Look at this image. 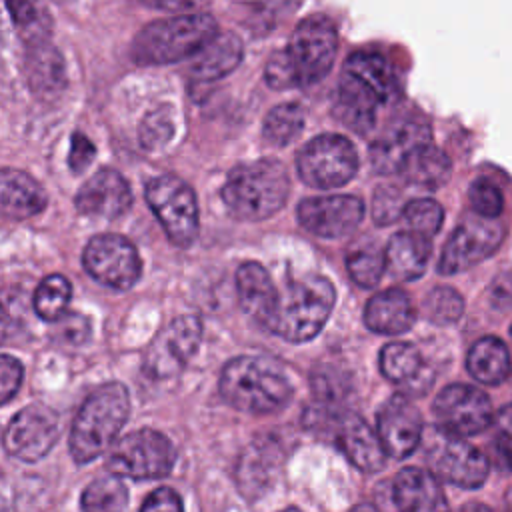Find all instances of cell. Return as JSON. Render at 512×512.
<instances>
[{
    "label": "cell",
    "instance_id": "cell-41",
    "mask_svg": "<svg viewBox=\"0 0 512 512\" xmlns=\"http://www.w3.org/2000/svg\"><path fill=\"white\" fill-rule=\"evenodd\" d=\"M52 340L66 348H78L88 342L92 326L90 320L80 312H66L56 322H52Z\"/></svg>",
    "mask_w": 512,
    "mask_h": 512
},
{
    "label": "cell",
    "instance_id": "cell-48",
    "mask_svg": "<svg viewBox=\"0 0 512 512\" xmlns=\"http://www.w3.org/2000/svg\"><path fill=\"white\" fill-rule=\"evenodd\" d=\"M490 300L496 308H512V274H502L492 282Z\"/></svg>",
    "mask_w": 512,
    "mask_h": 512
},
{
    "label": "cell",
    "instance_id": "cell-21",
    "mask_svg": "<svg viewBox=\"0 0 512 512\" xmlns=\"http://www.w3.org/2000/svg\"><path fill=\"white\" fill-rule=\"evenodd\" d=\"M74 204L84 216L114 220L132 204L130 184L118 170L100 168L78 188Z\"/></svg>",
    "mask_w": 512,
    "mask_h": 512
},
{
    "label": "cell",
    "instance_id": "cell-19",
    "mask_svg": "<svg viewBox=\"0 0 512 512\" xmlns=\"http://www.w3.org/2000/svg\"><path fill=\"white\" fill-rule=\"evenodd\" d=\"M430 126L420 118H402L380 134L370 148L372 168L380 174H400L414 152L432 144Z\"/></svg>",
    "mask_w": 512,
    "mask_h": 512
},
{
    "label": "cell",
    "instance_id": "cell-46",
    "mask_svg": "<svg viewBox=\"0 0 512 512\" xmlns=\"http://www.w3.org/2000/svg\"><path fill=\"white\" fill-rule=\"evenodd\" d=\"M494 428H496L498 448H500L506 464L512 468V404H506L504 408L498 410Z\"/></svg>",
    "mask_w": 512,
    "mask_h": 512
},
{
    "label": "cell",
    "instance_id": "cell-13",
    "mask_svg": "<svg viewBox=\"0 0 512 512\" xmlns=\"http://www.w3.org/2000/svg\"><path fill=\"white\" fill-rule=\"evenodd\" d=\"M432 412L436 428L456 438L480 434L492 420L490 398L470 384H450L442 388L432 404Z\"/></svg>",
    "mask_w": 512,
    "mask_h": 512
},
{
    "label": "cell",
    "instance_id": "cell-14",
    "mask_svg": "<svg viewBox=\"0 0 512 512\" xmlns=\"http://www.w3.org/2000/svg\"><path fill=\"white\" fill-rule=\"evenodd\" d=\"M202 342V322L196 316H178L168 322L148 344L142 366L152 378L178 374Z\"/></svg>",
    "mask_w": 512,
    "mask_h": 512
},
{
    "label": "cell",
    "instance_id": "cell-5",
    "mask_svg": "<svg viewBox=\"0 0 512 512\" xmlns=\"http://www.w3.org/2000/svg\"><path fill=\"white\" fill-rule=\"evenodd\" d=\"M130 414V396L124 384L98 386L80 406L70 428V454L76 464H88L118 442Z\"/></svg>",
    "mask_w": 512,
    "mask_h": 512
},
{
    "label": "cell",
    "instance_id": "cell-11",
    "mask_svg": "<svg viewBox=\"0 0 512 512\" xmlns=\"http://www.w3.org/2000/svg\"><path fill=\"white\" fill-rule=\"evenodd\" d=\"M82 264L96 282L114 290H130L142 274L140 254L122 234L90 238L82 252Z\"/></svg>",
    "mask_w": 512,
    "mask_h": 512
},
{
    "label": "cell",
    "instance_id": "cell-24",
    "mask_svg": "<svg viewBox=\"0 0 512 512\" xmlns=\"http://www.w3.org/2000/svg\"><path fill=\"white\" fill-rule=\"evenodd\" d=\"M416 320V310L410 296L402 288H388L376 292L364 308V324L386 336H396L412 328Z\"/></svg>",
    "mask_w": 512,
    "mask_h": 512
},
{
    "label": "cell",
    "instance_id": "cell-35",
    "mask_svg": "<svg viewBox=\"0 0 512 512\" xmlns=\"http://www.w3.org/2000/svg\"><path fill=\"white\" fill-rule=\"evenodd\" d=\"M70 298H72L70 280L62 274H50L34 290V300H32L34 312L46 322H56L60 316L68 312L66 308Z\"/></svg>",
    "mask_w": 512,
    "mask_h": 512
},
{
    "label": "cell",
    "instance_id": "cell-26",
    "mask_svg": "<svg viewBox=\"0 0 512 512\" xmlns=\"http://www.w3.org/2000/svg\"><path fill=\"white\" fill-rule=\"evenodd\" d=\"M430 254H432V244L428 238L412 230L396 232L388 240L384 250L386 270L390 272L392 278L400 282L416 280L424 274Z\"/></svg>",
    "mask_w": 512,
    "mask_h": 512
},
{
    "label": "cell",
    "instance_id": "cell-31",
    "mask_svg": "<svg viewBox=\"0 0 512 512\" xmlns=\"http://www.w3.org/2000/svg\"><path fill=\"white\" fill-rule=\"evenodd\" d=\"M380 370L396 384L424 382V360L416 346L408 342H390L380 350Z\"/></svg>",
    "mask_w": 512,
    "mask_h": 512
},
{
    "label": "cell",
    "instance_id": "cell-6",
    "mask_svg": "<svg viewBox=\"0 0 512 512\" xmlns=\"http://www.w3.org/2000/svg\"><path fill=\"white\" fill-rule=\"evenodd\" d=\"M212 14H176L146 24L132 42V58L140 66L172 64L196 56L218 36Z\"/></svg>",
    "mask_w": 512,
    "mask_h": 512
},
{
    "label": "cell",
    "instance_id": "cell-8",
    "mask_svg": "<svg viewBox=\"0 0 512 512\" xmlns=\"http://www.w3.org/2000/svg\"><path fill=\"white\" fill-rule=\"evenodd\" d=\"M144 196L170 242L180 248L192 246L200 228L194 190L182 178L162 174L144 184Z\"/></svg>",
    "mask_w": 512,
    "mask_h": 512
},
{
    "label": "cell",
    "instance_id": "cell-29",
    "mask_svg": "<svg viewBox=\"0 0 512 512\" xmlns=\"http://www.w3.org/2000/svg\"><path fill=\"white\" fill-rule=\"evenodd\" d=\"M466 368L474 380L496 386L510 374V354L502 340L484 336L472 344L466 356Z\"/></svg>",
    "mask_w": 512,
    "mask_h": 512
},
{
    "label": "cell",
    "instance_id": "cell-43",
    "mask_svg": "<svg viewBox=\"0 0 512 512\" xmlns=\"http://www.w3.org/2000/svg\"><path fill=\"white\" fill-rule=\"evenodd\" d=\"M96 146L84 132H74L70 140V152H68V166L74 174H82L94 160Z\"/></svg>",
    "mask_w": 512,
    "mask_h": 512
},
{
    "label": "cell",
    "instance_id": "cell-3",
    "mask_svg": "<svg viewBox=\"0 0 512 512\" xmlns=\"http://www.w3.org/2000/svg\"><path fill=\"white\" fill-rule=\"evenodd\" d=\"M290 194V178L276 158L238 164L222 186V202L242 222H260L280 212Z\"/></svg>",
    "mask_w": 512,
    "mask_h": 512
},
{
    "label": "cell",
    "instance_id": "cell-32",
    "mask_svg": "<svg viewBox=\"0 0 512 512\" xmlns=\"http://www.w3.org/2000/svg\"><path fill=\"white\" fill-rule=\"evenodd\" d=\"M278 464V454L272 450V446L264 444H252L238 464V484L242 492L248 496H260V492L266 490L274 470Z\"/></svg>",
    "mask_w": 512,
    "mask_h": 512
},
{
    "label": "cell",
    "instance_id": "cell-44",
    "mask_svg": "<svg viewBox=\"0 0 512 512\" xmlns=\"http://www.w3.org/2000/svg\"><path fill=\"white\" fill-rule=\"evenodd\" d=\"M22 376H24L22 364L10 354H2L0 356V400L4 404L18 392Z\"/></svg>",
    "mask_w": 512,
    "mask_h": 512
},
{
    "label": "cell",
    "instance_id": "cell-28",
    "mask_svg": "<svg viewBox=\"0 0 512 512\" xmlns=\"http://www.w3.org/2000/svg\"><path fill=\"white\" fill-rule=\"evenodd\" d=\"M28 84L38 94H52L66 84V68L62 54L46 40L32 42L26 52Z\"/></svg>",
    "mask_w": 512,
    "mask_h": 512
},
{
    "label": "cell",
    "instance_id": "cell-17",
    "mask_svg": "<svg viewBox=\"0 0 512 512\" xmlns=\"http://www.w3.org/2000/svg\"><path fill=\"white\" fill-rule=\"evenodd\" d=\"M316 422L332 426L334 442L356 468L368 474L382 470L386 460L382 442L358 414L320 406L316 412Z\"/></svg>",
    "mask_w": 512,
    "mask_h": 512
},
{
    "label": "cell",
    "instance_id": "cell-2",
    "mask_svg": "<svg viewBox=\"0 0 512 512\" xmlns=\"http://www.w3.org/2000/svg\"><path fill=\"white\" fill-rule=\"evenodd\" d=\"M396 94V78L388 60L378 52L358 50L342 66L334 114L358 134H368L376 112Z\"/></svg>",
    "mask_w": 512,
    "mask_h": 512
},
{
    "label": "cell",
    "instance_id": "cell-18",
    "mask_svg": "<svg viewBox=\"0 0 512 512\" xmlns=\"http://www.w3.org/2000/svg\"><path fill=\"white\" fill-rule=\"evenodd\" d=\"M366 206L362 198L352 194H328L304 198L296 216L302 228L320 236L338 240L350 236L362 222Z\"/></svg>",
    "mask_w": 512,
    "mask_h": 512
},
{
    "label": "cell",
    "instance_id": "cell-15",
    "mask_svg": "<svg viewBox=\"0 0 512 512\" xmlns=\"http://www.w3.org/2000/svg\"><path fill=\"white\" fill-rule=\"evenodd\" d=\"M502 236L504 230L498 222L482 216L466 218L444 244L436 266L438 272L450 276L476 266L498 250Z\"/></svg>",
    "mask_w": 512,
    "mask_h": 512
},
{
    "label": "cell",
    "instance_id": "cell-37",
    "mask_svg": "<svg viewBox=\"0 0 512 512\" xmlns=\"http://www.w3.org/2000/svg\"><path fill=\"white\" fill-rule=\"evenodd\" d=\"M174 132H176L174 110L170 106H160L142 118L138 128V138L146 150H158L174 138Z\"/></svg>",
    "mask_w": 512,
    "mask_h": 512
},
{
    "label": "cell",
    "instance_id": "cell-16",
    "mask_svg": "<svg viewBox=\"0 0 512 512\" xmlns=\"http://www.w3.org/2000/svg\"><path fill=\"white\" fill-rule=\"evenodd\" d=\"M58 434V414L46 404H28L6 426L4 448L22 462H38L52 450Z\"/></svg>",
    "mask_w": 512,
    "mask_h": 512
},
{
    "label": "cell",
    "instance_id": "cell-20",
    "mask_svg": "<svg viewBox=\"0 0 512 512\" xmlns=\"http://www.w3.org/2000/svg\"><path fill=\"white\" fill-rule=\"evenodd\" d=\"M376 434L386 456L402 460L410 456L422 440V416L406 396H392L376 416Z\"/></svg>",
    "mask_w": 512,
    "mask_h": 512
},
{
    "label": "cell",
    "instance_id": "cell-4",
    "mask_svg": "<svg viewBox=\"0 0 512 512\" xmlns=\"http://www.w3.org/2000/svg\"><path fill=\"white\" fill-rule=\"evenodd\" d=\"M220 394L236 410L262 416L282 410L292 398L286 372L264 356H236L220 372Z\"/></svg>",
    "mask_w": 512,
    "mask_h": 512
},
{
    "label": "cell",
    "instance_id": "cell-49",
    "mask_svg": "<svg viewBox=\"0 0 512 512\" xmlns=\"http://www.w3.org/2000/svg\"><path fill=\"white\" fill-rule=\"evenodd\" d=\"M146 6L150 8H158V10H190L194 8V4L190 2H176V4H164V2H146Z\"/></svg>",
    "mask_w": 512,
    "mask_h": 512
},
{
    "label": "cell",
    "instance_id": "cell-47",
    "mask_svg": "<svg viewBox=\"0 0 512 512\" xmlns=\"http://www.w3.org/2000/svg\"><path fill=\"white\" fill-rule=\"evenodd\" d=\"M6 8L10 10L14 24H18L24 30V34H32L30 30H40L38 20L46 16V14H40V10L30 2H16V4L8 2Z\"/></svg>",
    "mask_w": 512,
    "mask_h": 512
},
{
    "label": "cell",
    "instance_id": "cell-45",
    "mask_svg": "<svg viewBox=\"0 0 512 512\" xmlns=\"http://www.w3.org/2000/svg\"><path fill=\"white\" fill-rule=\"evenodd\" d=\"M140 512H184V508L180 496L172 488L162 486L146 496Z\"/></svg>",
    "mask_w": 512,
    "mask_h": 512
},
{
    "label": "cell",
    "instance_id": "cell-1",
    "mask_svg": "<svg viewBox=\"0 0 512 512\" xmlns=\"http://www.w3.org/2000/svg\"><path fill=\"white\" fill-rule=\"evenodd\" d=\"M336 52L338 32L334 22L324 14H312L294 28L286 48L270 56L266 82L276 90L312 86L332 70Z\"/></svg>",
    "mask_w": 512,
    "mask_h": 512
},
{
    "label": "cell",
    "instance_id": "cell-34",
    "mask_svg": "<svg viewBox=\"0 0 512 512\" xmlns=\"http://www.w3.org/2000/svg\"><path fill=\"white\" fill-rule=\"evenodd\" d=\"M128 488L118 476H102L86 486L80 498L82 512H124Z\"/></svg>",
    "mask_w": 512,
    "mask_h": 512
},
{
    "label": "cell",
    "instance_id": "cell-38",
    "mask_svg": "<svg viewBox=\"0 0 512 512\" xmlns=\"http://www.w3.org/2000/svg\"><path fill=\"white\" fill-rule=\"evenodd\" d=\"M424 312L434 324H454L464 312V300L454 288L436 286L424 298Z\"/></svg>",
    "mask_w": 512,
    "mask_h": 512
},
{
    "label": "cell",
    "instance_id": "cell-50",
    "mask_svg": "<svg viewBox=\"0 0 512 512\" xmlns=\"http://www.w3.org/2000/svg\"><path fill=\"white\" fill-rule=\"evenodd\" d=\"M454 512H496V510H492L490 506L480 504V502H468V504L460 506V508L454 510Z\"/></svg>",
    "mask_w": 512,
    "mask_h": 512
},
{
    "label": "cell",
    "instance_id": "cell-40",
    "mask_svg": "<svg viewBox=\"0 0 512 512\" xmlns=\"http://www.w3.org/2000/svg\"><path fill=\"white\" fill-rule=\"evenodd\" d=\"M406 200L402 196V190L394 184H380L374 190L372 196V218L378 226H390L400 216H404Z\"/></svg>",
    "mask_w": 512,
    "mask_h": 512
},
{
    "label": "cell",
    "instance_id": "cell-39",
    "mask_svg": "<svg viewBox=\"0 0 512 512\" xmlns=\"http://www.w3.org/2000/svg\"><path fill=\"white\" fill-rule=\"evenodd\" d=\"M404 220L408 222L412 232L424 238H430L440 230L444 220V210L432 198H414V200H408L406 204Z\"/></svg>",
    "mask_w": 512,
    "mask_h": 512
},
{
    "label": "cell",
    "instance_id": "cell-9",
    "mask_svg": "<svg viewBox=\"0 0 512 512\" xmlns=\"http://www.w3.org/2000/svg\"><path fill=\"white\" fill-rule=\"evenodd\" d=\"M296 170L302 182L312 188H340L356 176L358 152L346 136L326 132L302 146L296 158Z\"/></svg>",
    "mask_w": 512,
    "mask_h": 512
},
{
    "label": "cell",
    "instance_id": "cell-42",
    "mask_svg": "<svg viewBox=\"0 0 512 512\" xmlns=\"http://www.w3.org/2000/svg\"><path fill=\"white\" fill-rule=\"evenodd\" d=\"M468 200L474 208V212L482 218H496L502 212L504 200H502V192L498 190V186L488 180V178H476L470 184L468 190Z\"/></svg>",
    "mask_w": 512,
    "mask_h": 512
},
{
    "label": "cell",
    "instance_id": "cell-51",
    "mask_svg": "<svg viewBox=\"0 0 512 512\" xmlns=\"http://www.w3.org/2000/svg\"><path fill=\"white\" fill-rule=\"evenodd\" d=\"M510 338H512V326H510Z\"/></svg>",
    "mask_w": 512,
    "mask_h": 512
},
{
    "label": "cell",
    "instance_id": "cell-7",
    "mask_svg": "<svg viewBox=\"0 0 512 512\" xmlns=\"http://www.w3.org/2000/svg\"><path fill=\"white\" fill-rule=\"evenodd\" d=\"M334 302L336 292L328 278L308 274L304 278L290 280L284 292H280L270 332L294 344L312 340L324 328Z\"/></svg>",
    "mask_w": 512,
    "mask_h": 512
},
{
    "label": "cell",
    "instance_id": "cell-10",
    "mask_svg": "<svg viewBox=\"0 0 512 512\" xmlns=\"http://www.w3.org/2000/svg\"><path fill=\"white\" fill-rule=\"evenodd\" d=\"M176 450L170 438L152 428H140L122 436L108 452V468L114 476L154 480L170 474Z\"/></svg>",
    "mask_w": 512,
    "mask_h": 512
},
{
    "label": "cell",
    "instance_id": "cell-25",
    "mask_svg": "<svg viewBox=\"0 0 512 512\" xmlns=\"http://www.w3.org/2000/svg\"><path fill=\"white\" fill-rule=\"evenodd\" d=\"M0 198H2V212L14 220L36 216L48 204V196L42 184L34 180L30 174L16 168L2 170Z\"/></svg>",
    "mask_w": 512,
    "mask_h": 512
},
{
    "label": "cell",
    "instance_id": "cell-12",
    "mask_svg": "<svg viewBox=\"0 0 512 512\" xmlns=\"http://www.w3.org/2000/svg\"><path fill=\"white\" fill-rule=\"evenodd\" d=\"M426 462L436 478L460 488H480L488 478L486 456L464 438L434 430L426 444Z\"/></svg>",
    "mask_w": 512,
    "mask_h": 512
},
{
    "label": "cell",
    "instance_id": "cell-22",
    "mask_svg": "<svg viewBox=\"0 0 512 512\" xmlns=\"http://www.w3.org/2000/svg\"><path fill=\"white\" fill-rule=\"evenodd\" d=\"M236 290L242 310L260 326L270 330L278 310L280 292L274 288L268 270L258 262L240 264L236 272Z\"/></svg>",
    "mask_w": 512,
    "mask_h": 512
},
{
    "label": "cell",
    "instance_id": "cell-30",
    "mask_svg": "<svg viewBox=\"0 0 512 512\" xmlns=\"http://www.w3.org/2000/svg\"><path fill=\"white\" fill-rule=\"evenodd\" d=\"M450 170H452V164L446 152L436 148L434 144H428L410 156L400 176L408 184L434 190L450 178Z\"/></svg>",
    "mask_w": 512,
    "mask_h": 512
},
{
    "label": "cell",
    "instance_id": "cell-27",
    "mask_svg": "<svg viewBox=\"0 0 512 512\" xmlns=\"http://www.w3.org/2000/svg\"><path fill=\"white\" fill-rule=\"evenodd\" d=\"M244 56L242 40L234 32H220L192 60L190 74L198 82H214L230 74Z\"/></svg>",
    "mask_w": 512,
    "mask_h": 512
},
{
    "label": "cell",
    "instance_id": "cell-23",
    "mask_svg": "<svg viewBox=\"0 0 512 512\" xmlns=\"http://www.w3.org/2000/svg\"><path fill=\"white\" fill-rule=\"evenodd\" d=\"M392 496L400 512H448L438 478L424 468H402L394 478Z\"/></svg>",
    "mask_w": 512,
    "mask_h": 512
},
{
    "label": "cell",
    "instance_id": "cell-33",
    "mask_svg": "<svg viewBox=\"0 0 512 512\" xmlns=\"http://www.w3.org/2000/svg\"><path fill=\"white\" fill-rule=\"evenodd\" d=\"M304 130V110L298 104L284 102L274 106L262 124V138L270 146H288Z\"/></svg>",
    "mask_w": 512,
    "mask_h": 512
},
{
    "label": "cell",
    "instance_id": "cell-36",
    "mask_svg": "<svg viewBox=\"0 0 512 512\" xmlns=\"http://www.w3.org/2000/svg\"><path fill=\"white\" fill-rule=\"evenodd\" d=\"M346 268L350 278L362 288H374L382 280L386 270L384 252L376 250L374 246H362L352 250L346 256Z\"/></svg>",
    "mask_w": 512,
    "mask_h": 512
}]
</instances>
